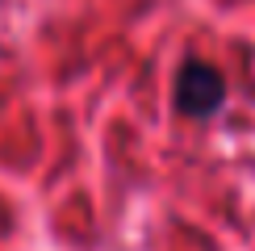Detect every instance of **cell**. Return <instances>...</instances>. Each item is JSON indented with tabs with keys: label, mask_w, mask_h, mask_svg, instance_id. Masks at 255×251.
<instances>
[{
	"label": "cell",
	"mask_w": 255,
	"mask_h": 251,
	"mask_svg": "<svg viewBox=\"0 0 255 251\" xmlns=\"http://www.w3.org/2000/svg\"><path fill=\"white\" fill-rule=\"evenodd\" d=\"M226 101V84H222V71L209 67V63H184L176 76V109L188 113V118H205L218 105Z\"/></svg>",
	"instance_id": "1"
}]
</instances>
